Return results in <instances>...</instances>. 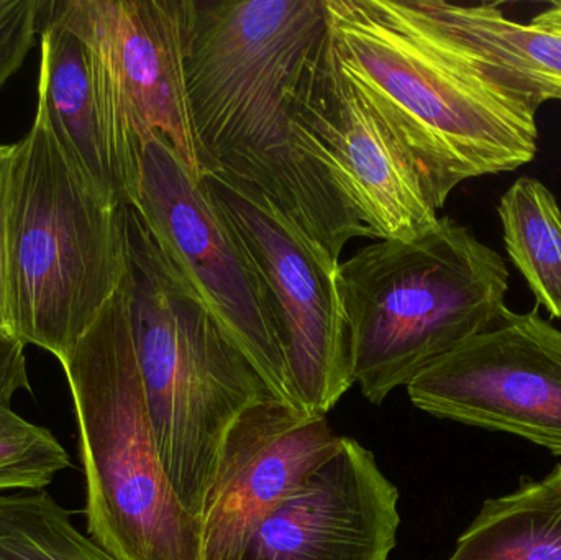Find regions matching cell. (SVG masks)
<instances>
[{
	"instance_id": "e0dca14e",
	"label": "cell",
	"mask_w": 561,
	"mask_h": 560,
	"mask_svg": "<svg viewBox=\"0 0 561 560\" xmlns=\"http://www.w3.org/2000/svg\"><path fill=\"white\" fill-rule=\"evenodd\" d=\"M507 255L550 318L561 319V207L533 176L511 184L497 206Z\"/></svg>"
},
{
	"instance_id": "6da1fadb",
	"label": "cell",
	"mask_w": 561,
	"mask_h": 560,
	"mask_svg": "<svg viewBox=\"0 0 561 560\" xmlns=\"http://www.w3.org/2000/svg\"><path fill=\"white\" fill-rule=\"evenodd\" d=\"M325 0H193L186 92L204 174L255 187L330 259L369 237L294 111Z\"/></svg>"
},
{
	"instance_id": "8992f818",
	"label": "cell",
	"mask_w": 561,
	"mask_h": 560,
	"mask_svg": "<svg viewBox=\"0 0 561 560\" xmlns=\"http://www.w3.org/2000/svg\"><path fill=\"white\" fill-rule=\"evenodd\" d=\"M124 206L76 170L38 105L10 183L13 338L68 358L127 275Z\"/></svg>"
},
{
	"instance_id": "2e32d148",
	"label": "cell",
	"mask_w": 561,
	"mask_h": 560,
	"mask_svg": "<svg viewBox=\"0 0 561 560\" xmlns=\"http://www.w3.org/2000/svg\"><path fill=\"white\" fill-rule=\"evenodd\" d=\"M447 560H561V464L486 500Z\"/></svg>"
},
{
	"instance_id": "ba28073f",
	"label": "cell",
	"mask_w": 561,
	"mask_h": 560,
	"mask_svg": "<svg viewBox=\"0 0 561 560\" xmlns=\"http://www.w3.org/2000/svg\"><path fill=\"white\" fill-rule=\"evenodd\" d=\"M203 184L262 279L297 407L327 416L355 385L340 263L255 187L219 171H207Z\"/></svg>"
},
{
	"instance_id": "5b68a950",
	"label": "cell",
	"mask_w": 561,
	"mask_h": 560,
	"mask_svg": "<svg viewBox=\"0 0 561 560\" xmlns=\"http://www.w3.org/2000/svg\"><path fill=\"white\" fill-rule=\"evenodd\" d=\"M61 365L78 423L89 538L115 560H203L201 522L178 499L158 450L127 275Z\"/></svg>"
},
{
	"instance_id": "ffe728a7",
	"label": "cell",
	"mask_w": 561,
	"mask_h": 560,
	"mask_svg": "<svg viewBox=\"0 0 561 560\" xmlns=\"http://www.w3.org/2000/svg\"><path fill=\"white\" fill-rule=\"evenodd\" d=\"M43 0H0V85L25 61L39 33Z\"/></svg>"
},
{
	"instance_id": "9c48e42d",
	"label": "cell",
	"mask_w": 561,
	"mask_h": 560,
	"mask_svg": "<svg viewBox=\"0 0 561 560\" xmlns=\"http://www.w3.org/2000/svg\"><path fill=\"white\" fill-rule=\"evenodd\" d=\"M131 207L270 390L299 410L265 288L249 252L203 181L191 176L161 138L154 137L145 150Z\"/></svg>"
},
{
	"instance_id": "4fadbf2b",
	"label": "cell",
	"mask_w": 561,
	"mask_h": 560,
	"mask_svg": "<svg viewBox=\"0 0 561 560\" xmlns=\"http://www.w3.org/2000/svg\"><path fill=\"white\" fill-rule=\"evenodd\" d=\"M398 487L359 441L343 437L306 489L259 526L233 560H389Z\"/></svg>"
},
{
	"instance_id": "52a82bcc",
	"label": "cell",
	"mask_w": 561,
	"mask_h": 560,
	"mask_svg": "<svg viewBox=\"0 0 561 560\" xmlns=\"http://www.w3.org/2000/svg\"><path fill=\"white\" fill-rule=\"evenodd\" d=\"M43 13L88 45L121 203L137 199L141 161L154 137L201 183L184 72L193 0H45Z\"/></svg>"
},
{
	"instance_id": "7402d4cb",
	"label": "cell",
	"mask_w": 561,
	"mask_h": 560,
	"mask_svg": "<svg viewBox=\"0 0 561 560\" xmlns=\"http://www.w3.org/2000/svg\"><path fill=\"white\" fill-rule=\"evenodd\" d=\"M25 347L19 339L0 332V398L13 400L20 391H32Z\"/></svg>"
},
{
	"instance_id": "3957f363",
	"label": "cell",
	"mask_w": 561,
	"mask_h": 560,
	"mask_svg": "<svg viewBox=\"0 0 561 560\" xmlns=\"http://www.w3.org/2000/svg\"><path fill=\"white\" fill-rule=\"evenodd\" d=\"M128 315L161 462L184 508L201 518L227 433L276 398L196 289L124 206Z\"/></svg>"
},
{
	"instance_id": "8fae6325",
	"label": "cell",
	"mask_w": 561,
	"mask_h": 560,
	"mask_svg": "<svg viewBox=\"0 0 561 560\" xmlns=\"http://www.w3.org/2000/svg\"><path fill=\"white\" fill-rule=\"evenodd\" d=\"M294 111L373 239H411L438 222L411 164L343 71L330 28L304 62Z\"/></svg>"
},
{
	"instance_id": "5bb4252c",
	"label": "cell",
	"mask_w": 561,
	"mask_h": 560,
	"mask_svg": "<svg viewBox=\"0 0 561 560\" xmlns=\"http://www.w3.org/2000/svg\"><path fill=\"white\" fill-rule=\"evenodd\" d=\"M405 2L481 68L506 79L540 105L561 101V2L550 3L527 23L507 19L497 3Z\"/></svg>"
},
{
	"instance_id": "44dd1931",
	"label": "cell",
	"mask_w": 561,
	"mask_h": 560,
	"mask_svg": "<svg viewBox=\"0 0 561 560\" xmlns=\"http://www.w3.org/2000/svg\"><path fill=\"white\" fill-rule=\"evenodd\" d=\"M16 144H0V332L13 338L9 278V199Z\"/></svg>"
},
{
	"instance_id": "30bf717a",
	"label": "cell",
	"mask_w": 561,
	"mask_h": 560,
	"mask_svg": "<svg viewBox=\"0 0 561 560\" xmlns=\"http://www.w3.org/2000/svg\"><path fill=\"white\" fill-rule=\"evenodd\" d=\"M405 390L431 416L513 434L561 457V329L537 309L506 306Z\"/></svg>"
},
{
	"instance_id": "9a60e30c",
	"label": "cell",
	"mask_w": 561,
	"mask_h": 560,
	"mask_svg": "<svg viewBox=\"0 0 561 560\" xmlns=\"http://www.w3.org/2000/svg\"><path fill=\"white\" fill-rule=\"evenodd\" d=\"M39 38L38 105L76 170L105 199L122 204L102 135L88 45L43 9Z\"/></svg>"
},
{
	"instance_id": "ac0fdd59",
	"label": "cell",
	"mask_w": 561,
	"mask_h": 560,
	"mask_svg": "<svg viewBox=\"0 0 561 560\" xmlns=\"http://www.w3.org/2000/svg\"><path fill=\"white\" fill-rule=\"evenodd\" d=\"M0 560H115L45 490L0 493Z\"/></svg>"
},
{
	"instance_id": "7c38bea8",
	"label": "cell",
	"mask_w": 561,
	"mask_h": 560,
	"mask_svg": "<svg viewBox=\"0 0 561 560\" xmlns=\"http://www.w3.org/2000/svg\"><path fill=\"white\" fill-rule=\"evenodd\" d=\"M342 436L327 416L278 398L240 414L224 441L201 513L203 560H233L259 526L302 492Z\"/></svg>"
},
{
	"instance_id": "7a4b0ae2",
	"label": "cell",
	"mask_w": 561,
	"mask_h": 560,
	"mask_svg": "<svg viewBox=\"0 0 561 560\" xmlns=\"http://www.w3.org/2000/svg\"><path fill=\"white\" fill-rule=\"evenodd\" d=\"M325 9L343 71L435 209L465 181L536 158L540 104L465 56L405 0H325Z\"/></svg>"
},
{
	"instance_id": "d6986e66",
	"label": "cell",
	"mask_w": 561,
	"mask_h": 560,
	"mask_svg": "<svg viewBox=\"0 0 561 560\" xmlns=\"http://www.w3.org/2000/svg\"><path fill=\"white\" fill-rule=\"evenodd\" d=\"M0 398V493L45 490L71 469V457L55 434L15 413Z\"/></svg>"
},
{
	"instance_id": "277c9868",
	"label": "cell",
	"mask_w": 561,
	"mask_h": 560,
	"mask_svg": "<svg viewBox=\"0 0 561 560\" xmlns=\"http://www.w3.org/2000/svg\"><path fill=\"white\" fill-rule=\"evenodd\" d=\"M336 282L353 380L379 407L500 318L510 270L468 227L440 217L411 239L363 247Z\"/></svg>"
}]
</instances>
